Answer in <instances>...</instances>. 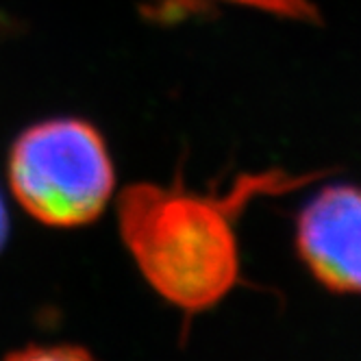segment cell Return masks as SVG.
<instances>
[{"label": "cell", "mask_w": 361, "mask_h": 361, "mask_svg": "<svg viewBox=\"0 0 361 361\" xmlns=\"http://www.w3.org/2000/svg\"><path fill=\"white\" fill-rule=\"evenodd\" d=\"M326 172L266 170L235 176L224 194L133 183L118 198V228L142 276L166 302L196 316L222 302L242 279L238 222L257 198L286 196Z\"/></svg>", "instance_id": "6da1fadb"}, {"label": "cell", "mask_w": 361, "mask_h": 361, "mask_svg": "<svg viewBox=\"0 0 361 361\" xmlns=\"http://www.w3.org/2000/svg\"><path fill=\"white\" fill-rule=\"evenodd\" d=\"M7 238H9V214H7V204L3 196H0V250L5 248Z\"/></svg>", "instance_id": "5b68a950"}, {"label": "cell", "mask_w": 361, "mask_h": 361, "mask_svg": "<svg viewBox=\"0 0 361 361\" xmlns=\"http://www.w3.org/2000/svg\"><path fill=\"white\" fill-rule=\"evenodd\" d=\"M220 5H240L296 22H320L312 0H142V16L161 27L216 13Z\"/></svg>", "instance_id": "277c9868"}, {"label": "cell", "mask_w": 361, "mask_h": 361, "mask_svg": "<svg viewBox=\"0 0 361 361\" xmlns=\"http://www.w3.org/2000/svg\"><path fill=\"white\" fill-rule=\"evenodd\" d=\"M7 168L22 209L57 228L98 220L116 188L105 137L81 118H50L29 126L13 142Z\"/></svg>", "instance_id": "7a4b0ae2"}, {"label": "cell", "mask_w": 361, "mask_h": 361, "mask_svg": "<svg viewBox=\"0 0 361 361\" xmlns=\"http://www.w3.org/2000/svg\"><path fill=\"white\" fill-rule=\"evenodd\" d=\"M305 268L333 294H361V188L320 190L296 220Z\"/></svg>", "instance_id": "3957f363"}]
</instances>
